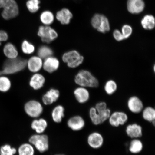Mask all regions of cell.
<instances>
[{"label": "cell", "instance_id": "6da1fadb", "mask_svg": "<svg viewBox=\"0 0 155 155\" xmlns=\"http://www.w3.org/2000/svg\"><path fill=\"white\" fill-rule=\"evenodd\" d=\"M27 62L26 59L21 58L8 59L3 64L2 69L0 71V76L20 72L26 68Z\"/></svg>", "mask_w": 155, "mask_h": 155}, {"label": "cell", "instance_id": "7a4b0ae2", "mask_svg": "<svg viewBox=\"0 0 155 155\" xmlns=\"http://www.w3.org/2000/svg\"><path fill=\"white\" fill-rule=\"evenodd\" d=\"M74 81L79 86L85 88H96L99 85L98 79L86 70L79 71L75 76Z\"/></svg>", "mask_w": 155, "mask_h": 155}, {"label": "cell", "instance_id": "3957f363", "mask_svg": "<svg viewBox=\"0 0 155 155\" xmlns=\"http://www.w3.org/2000/svg\"><path fill=\"white\" fill-rule=\"evenodd\" d=\"M2 8V16L5 20L14 18L18 15V6L15 0H1Z\"/></svg>", "mask_w": 155, "mask_h": 155}, {"label": "cell", "instance_id": "277c9868", "mask_svg": "<svg viewBox=\"0 0 155 155\" xmlns=\"http://www.w3.org/2000/svg\"><path fill=\"white\" fill-rule=\"evenodd\" d=\"M109 108L104 110H96L94 107L89 110V116L91 121L94 125H99L108 120L111 114Z\"/></svg>", "mask_w": 155, "mask_h": 155}, {"label": "cell", "instance_id": "5b68a950", "mask_svg": "<svg viewBox=\"0 0 155 155\" xmlns=\"http://www.w3.org/2000/svg\"><path fill=\"white\" fill-rule=\"evenodd\" d=\"M62 59L68 67L74 68L82 64L84 58L78 51L75 50H71L63 54Z\"/></svg>", "mask_w": 155, "mask_h": 155}, {"label": "cell", "instance_id": "8992f818", "mask_svg": "<svg viewBox=\"0 0 155 155\" xmlns=\"http://www.w3.org/2000/svg\"><path fill=\"white\" fill-rule=\"evenodd\" d=\"M29 140L31 144L33 145L41 153H44L48 150L49 143L48 137L46 135L39 134L32 135Z\"/></svg>", "mask_w": 155, "mask_h": 155}, {"label": "cell", "instance_id": "52a82bcc", "mask_svg": "<svg viewBox=\"0 0 155 155\" xmlns=\"http://www.w3.org/2000/svg\"><path fill=\"white\" fill-rule=\"evenodd\" d=\"M38 34L42 41L46 43H50L56 40L58 37V34L54 29L46 25L40 27Z\"/></svg>", "mask_w": 155, "mask_h": 155}, {"label": "cell", "instance_id": "ba28073f", "mask_svg": "<svg viewBox=\"0 0 155 155\" xmlns=\"http://www.w3.org/2000/svg\"><path fill=\"white\" fill-rule=\"evenodd\" d=\"M24 109L27 115L33 118L40 116L43 112V107L40 103L35 100H31L27 102Z\"/></svg>", "mask_w": 155, "mask_h": 155}, {"label": "cell", "instance_id": "9c48e42d", "mask_svg": "<svg viewBox=\"0 0 155 155\" xmlns=\"http://www.w3.org/2000/svg\"><path fill=\"white\" fill-rule=\"evenodd\" d=\"M128 119V116L125 112L116 111L111 113L108 120L112 127H117L125 125Z\"/></svg>", "mask_w": 155, "mask_h": 155}, {"label": "cell", "instance_id": "30bf717a", "mask_svg": "<svg viewBox=\"0 0 155 155\" xmlns=\"http://www.w3.org/2000/svg\"><path fill=\"white\" fill-rule=\"evenodd\" d=\"M87 141L89 147L91 148L97 150L103 145L104 139L101 134L98 132L94 131L88 135Z\"/></svg>", "mask_w": 155, "mask_h": 155}, {"label": "cell", "instance_id": "8fae6325", "mask_svg": "<svg viewBox=\"0 0 155 155\" xmlns=\"http://www.w3.org/2000/svg\"><path fill=\"white\" fill-rule=\"evenodd\" d=\"M127 104L128 109L132 113L134 114L141 113L144 108L142 100L137 96L130 97L127 100Z\"/></svg>", "mask_w": 155, "mask_h": 155}, {"label": "cell", "instance_id": "7c38bea8", "mask_svg": "<svg viewBox=\"0 0 155 155\" xmlns=\"http://www.w3.org/2000/svg\"><path fill=\"white\" fill-rule=\"evenodd\" d=\"M128 137L132 139L140 138L143 136V128L137 123H133L127 126L125 130Z\"/></svg>", "mask_w": 155, "mask_h": 155}, {"label": "cell", "instance_id": "4fadbf2b", "mask_svg": "<svg viewBox=\"0 0 155 155\" xmlns=\"http://www.w3.org/2000/svg\"><path fill=\"white\" fill-rule=\"evenodd\" d=\"M44 60L42 67L46 72L53 73L59 68L60 62L57 58L51 56Z\"/></svg>", "mask_w": 155, "mask_h": 155}, {"label": "cell", "instance_id": "5bb4252c", "mask_svg": "<svg viewBox=\"0 0 155 155\" xmlns=\"http://www.w3.org/2000/svg\"><path fill=\"white\" fill-rule=\"evenodd\" d=\"M43 62L38 56H33L27 61L26 66L31 72L37 73L43 67Z\"/></svg>", "mask_w": 155, "mask_h": 155}, {"label": "cell", "instance_id": "9a60e30c", "mask_svg": "<svg viewBox=\"0 0 155 155\" xmlns=\"http://www.w3.org/2000/svg\"><path fill=\"white\" fill-rule=\"evenodd\" d=\"M85 124L84 120L80 116H73L67 122L68 127L74 131L81 130L84 127Z\"/></svg>", "mask_w": 155, "mask_h": 155}, {"label": "cell", "instance_id": "2e32d148", "mask_svg": "<svg viewBox=\"0 0 155 155\" xmlns=\"http://www.w3.org/2000/svg\"><path fill=\"white\" fill-rule=\"evenodd\" d=\"M75 98L80 104H84L90 100V92L85 87H79L75 89L74 92Z\"/></svg>", "mask_w": 155, "mask_h": 155}, {"label": "cell", "instance_id": "e0dca14e", "mask_svg": "<svg viewBox=\"0 0 155 155\" xmlns=\"http://www.w3.org/2000/svg\"><path fill=\"white\" fill-rule=\"evenodd\" d=\"M145 4L143 0H128L127 3L128 10L133 13H139L144 10Z\"/></svg>", "mask_w": 155, "mask_h": 155}, {"label": "cell", "instance_id": "ac0fdd59", "mask_svg": "<svg viewBox=\"0 0 155 155\" xmlns=\"http://www.w3.org/2000/svg\"><path fill=\"white\" fill-rule=\"evenodd\" d=\"M59 96V91L57 89L52 88L48 91L42 97V102L45 105H50L57 101Z\"/></svg>", "mask_w": 155, "mask_h": 155}, {"label": "cell", "instance_id": "d6986e66", "mask_svg": "<svg viewBox=\"0 0 155 155\" xmlns=\"http://www.w3.org/2000/svg\"><path fill=\"white\" fill-rule=\"evenodd\" d=\"M45 82V79L43 75L37 73L31 78L29 84L34 90H38L43 87Z\"/></svg>", "mask_w": 155, "mask_h": 155}, {"label": "cell", "instance_id": "ffe728a7", "mask_svg": "<svg viewBox=\"0 0 155 155\" xmlns=\"http://www.w3.org/2000/svg\"><path fill=\"white\" fill-rule=\"evenodd\" d=\"M73 15L69 9L64 8L57 13L56 18L61 24L67 25L69 24L71 19L72 18Z\"/></svg>", "mask_w": 155, "mask_h": 155}, {"label": "cell", "instance_id": "44dd1931", "mask_svg": "<svg viewBox=\"0 0 155 155\" xmlns=\"http://www.w3.org/2000/svg\"><path fill=\"white\" fill-rule=\"evenodd\" d=\"M3 53L8 59H15L18 57V50L14 45L11 43L6 44L3 48Z\"/></svg>", "mask_w": 155, "mask_h": 155}, {"label": "cell", "instance_id": "7402d4cb", "mask_svg": "<svg viewBox=\"0 0 155 155\" xmlns=\"http://www.w3.org/2000/svg\"><path fill=\"white\" fill-rule=\"evenodd\" d=\"M48 126L46 120L43 119H36L32 122L31 127L32 129L38 134L43 133L45 131Z\"/></svg>", "mask_w": 155, "mask_h": 155}, {"label": "cell", "instance_id": "603a6c76", "mask_svg": "<svg viewBox=\"0 0 155 155\" xmlns=\"http://www.w3.org/2000/svg\"><path fill=\"white\" fill-rule=\"evenodd\" d=\"M143 147V143L139 138L133 139L130 144L129 150L131 153L137 154L142 152Z\"/></svg>", "mask_w": 155, "mask_h": 155}, {"label": "cell", "instance_id": "cb8c5ba5", "mask_svg": "<svg viewBox=\"0 0 155 155\" xmlns=\"http://www.w3.org/2000/svg\"><path fill=\"white\" fill-rule=\"evenodd\" d=\"M142 116L145 121L152 123L155 120V109L152 107L148 106L143 108Z\"/></svg>", "mask_w": 155, "mask_h": 155}, {"label": "cell", "instance_id": "d4e9b609", "mask_svg": "<svg viewBox=\"0 0 155 155\" xmlns=\"http://www.w3.org/2000/svg\"><path fill=\"white\" fill-rule=\"evenodd\" d=\"M141 25L145 30H153L155 26L154 17L151 15H145L141 21Z\"/></svg>", "mask_w": 155, "mask_h": 155}, {"label": "cell", "instance_id": "484cf974", "mask_svg": "<svg viewBox=\"0 0 155 155\" xmlns=\"http://www.w3.org/2000/svg\"><path fill=\"white\" fill-rule=\"evenodd\" d=\"M64 108L61 105H58L54 108L52 112V117L53 121L56 123L61 122L64 116Z\"/></svg>", "mask_w": 155, "mask_h": 155}, {"label": "cell", "instance_id": "4316f807", "mask_svg": "<svg viewBox=\"0 0 155 155\" xmlns=\"http://www.w3.org/2000/svg\"><path fill=\"white\" fill-rule=\"evenodd\" d=\"M53 54V51L52 48L46 45L41 46L38 50V56L42 59L51 57Z\"/></svg>", "mask_w": 155, "mask_h": 155}, {"label": "cell", "instance_id": "83f0119b", "mask_svg": "<svg viewBox=\"0 0 155 155\" xmlns=\"http://www.w3.org/2000/svg\"><path fill=\"white\" fill-rule=\"evenodd\" d=\"M34 152L33 147L28 143L21 145L18 150L19 155H34Z\"/></svg>", "mask_w": 155, "mask_h": 155}, {"label": "cell", "instance_id": "f1b7e54d", "mask_svg": "<svg viewBox=\"0 0 155 155\" xmlns=\"http://www.w3.org/2000/svg\"><path fill=\"white\" fill-rule=\"evenodd\" d=\"M117 85L115 81L109 80L107 81L104 86V90L107 94L111 95L117 91Z\"/></svg>", "mask_w": 155, "mask_h": 155}, {"label": "cell", "instance_id": "f546056e", "mask_svg": "<svg viewBox=\"0 0 155 155\" xmlns=\"http://www.w3.org/2000/svg\"><path fill=\"white\" fill-rule=\"evenodd\" d=\"M40 19L44 24L48 26L53 23L54 20V15L50 11H45L41 15Z\"/></svg>", "mask_w": 155, "mask_h": 155}, {"label": "cell", "instance_id": "4dcf8cb0", "mask_svg": "<svg viewBox=\"0 0 155 155\" xmlns=\"http://www.w3.org/2000/svg\"><path fill=\"white\" fill-rule=\"evenodd\" d=\"M11 83L8 78L2 75L0 76V91L7 92L10 89Z\"/></svg>", "mask_w": 155, "mask_h": 155}, {"label": "cell", "instance_id": "1f68e13d", "mask_svg": "<svg viewBox=\"0 0 155 155\" xmlns=\"http://www.w3.org/2000/svg\"><path fill=\"white\" fill-rule=\"evenodd\" d=\"M110 30V26L109 21L106 17L102 15L101 24L97 30L98 32L104 34L109 32Z\"/></svg>", "mask_w": 155, "mask_h": 155}, {"label": "cell", "instance_id": "d6a6232c", "mask_svg": "<svg viewBox=\"0 0 155 155\" xmlns=\"http://www.w3.org/2000/svg\"><path fill=\"white\" fill-rule=\"evenodd\" d=\"M21 48L23 53L28 55L34 53L35 50L33 45L26 40L23 41L21 45Z\"/></svg>", "mask_w": 155, "mask_h": 155}, {"label": "cell", "instance_id": "836d02e7", "mask_svg": "<svg viewBox=\"0 0 155 155\" xmlns=\"http://www.w3.org/2000/svg\"><path fill=\"white\" fill-rule=\"evenodd\" d=\"M40 2L39 0H29L26 3V5L28 10L31 13H35L37 11L39 6Z\"/></svg>", "mask_w": 155, "mask_h": 155}, {"label": "cell", "instance_id": "e575fe53", "mask_svg": "<svg viewBox=\"0 0 155 155\" xmlns=\"http://www.w3.org/2000/svg\"><path fill=\"white\" fill-rule=\"evenodd\" d=\"M17 152L16 149L11 148L10 145H6L1 148V155H14Z\"/></svg>", "mask_w": 155, "mask_h": 155}, {"label": "cell", "instance_id": "d590c367", "mask_svg": "<svg viewBox=\"0 0 155 155\" xmlns=\"http://www.w3.org/2000/svg\"><path fill=\"white\" fill-rule=\"evenodd\" d=\"M121 33L125 40L130 37L133 33V29L129 25H124L121 29Z\"/></svg>", "mask_w": 155, "mask_h": 155}, {"label": "cell", "instance_id": "8d00e7d4", "mask_svg": "<svg viewBox=\"0 0 155 155\" xmlns=\"http://www.w3.org/2000/svg\"><path fill=\"white\" fill-rule=\"evenodd\" d=\"M102 15L96 14L93 17L91 20V24L94 29L97 30L101 24Z\"/></svg>", "mask_w": 155, "mask_h": 155}, {"label": "cell", "instance_id": "74e56055", "mask_svg": "<svg viewBox=\"0 0 155 155\" xmlns=\"http://www.w3.org/2000/svg\"><path fill=\"white\" fill-rule=\"evenodd\" d=\"M114 38L118 42L121 41L125 40L123 34L120 31L118 30H115L114 31L113 33Z\"/></svg>", "mask_w": 155, "mask_h": 155}, {"label": "cell", "instance_id": "f35d334b", "mask_svg": "<svg viewBox=\"0 0 155 155\" xmlns=\"http://www.w3.org/2000/svg\"><path fill=\"white\" fill-rule=\"evenodd\" d=\"M8 34L5 31L0 30V46H1L2 42L6 41L8 39Z\"/></svg>", "mask_w": 155, "mask_h": 155}, {"label": "cell", "instance_id": "ab89813d", "mask_svg": "<svg viewBox=\"0 0 155 155\" xmlns=\"http://www.w3.org/2000/svg\"><path fill=\"white\" fill-rule=\"evenodd\" d=\"M0 9H1V0H0Z\"/></svg>", "mask_w": 155, "mask_h": 155}, {"label": "cell", "instance_id": "60d3db41", "mask_svg": "<svg viewBox=\"0 0 155 155\" xmlns=\"http://www.w3.org/2000/svg\"></svg>", "mask_w": 155, "mask_h": 155}]
</instances>
